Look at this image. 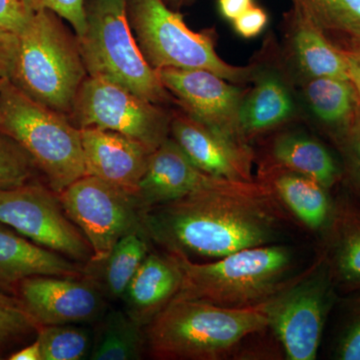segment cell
Returning a JSON list of instances; mask_svg holds the SVG:
<instances>
[{
	"label": "cell",
	"mask_w": 360,
	"mask_h": 360,
	"mask_svg": "<svg viewBox=\"0 0 360 360\" xmlns=\"http://www.w3.org/2000/svg\"><path fill=\"white\" fill-rule=\"evenodd\" d=\"M290 214L262 182L221 179L142 212L150 243L193 262L281 243Z\"/></svg>",
	"instance_id": "obj_1"
},
{
	"label": "cell",
	"mask_w": 360,
	"mask_h": 360,
	"mask_svg": "<svg viewBox=\"0 0 360 360\" xmlns=\"http://www.w3.org/2000/svg\"><path fill=\"white\" fill-rule=\"evenodd\" d=\"M264 303L227 309L174 298L144 328L146 354L158 360H222L236 356L243 341L269 328Z\"/></svg>",
	"instance_id": "obj_2"
},
{
	"label": "cell",
	"mask_w": 360,
	"mask_h": 360,
	"mask_svg": "<svg viewBox=\"0 0 360 360\" xmlns=\"http://www.w3.org/2000/svg\"><path fill=\"white\" fill-rule=\"evenodd\" d=\"M175 257L184 276L175 298L227 309L264 304L295 276V250L281 243L245 248L207 262Z\"/></svg>",
	"instance_id": "obj_3"
},
{
	"label": "cell",
	"mask_w": 360,
	"mask_h": 360,
	"mask_svg": "<svg viewBox=\"0 0 360 360\" xmlns=\"http://www.w3.org/2000/svg\"><path fill=\"white\" fill-rule=\"evenodd\" d=\"M87 77L77 35L71 34L58 14L34 11L16 34L7 78L33 101L68 116Z\"/></svg>",
	"instance_id": "obj_4"
},
{
	"label": "cell",
	"mask_w": 360,
	"mask_h": 360,
	"mask_svg": "<svg viewBox=\"0 0 360 360\" xmlns=\"http://www.w3.org/2000/svg\"><path fill=\"white\" fill-rule=\"evenodd\" d=\"M85 14L86 27L77 37L89 77L118 85L149 103L165 108L175 104L134 37L129 0H89Z\"/></svg>",
	"instance_id": "obj_5"
},
{
	"label": "cell",
	"mask_w": 360,
	"mask_h": 360,
	"mask_svg": "<svg viewBox=\"0 0 360 360\" xmlns=\"http://www.w3.org/2000/svg\"><path fill=\"white\" fill-rule=\"evenodd\" d=\"M0 132L25 149L56 193L86 174L82 131L68 115L33 101L8 78L0 89Z\"/></svg>",
	"instance_id": "obj_6"
},
{
	"label": "cell",
	"mask_w": 360,
	"mask_h": 360,
	"mask_svg": "<svg viewBox=\"0 0 360 360\" xmlns=\"http://www.w3.org/2000/svg\"><path fill=\"white\" fill-rule=\"evenodd\" d=\"M130 26L144 58L153 70H207L234 84H251L259 60L238 66L224 60L215 49L213 30H189L184 16L163 0H129Z\"/></svg>",
	"instance_id": "obj_7"
},
{
	"label": "cell",
	"mask_w": 360,
	"mask_h": 360,
	"mask_svg": "<svg viewBox=\"0 0 360 360\" xmlns=\"http://www.w3.org/2000/svg\"><path fill=\"white\" fill-rule=\"evenodd\" d=\"M336 288L323 255L264 302L269 329L288 360H314Z\"/></svg>",
	"instance_id": "obj_8"
},
{
	"label": "cell",
	"mask_w": 360,
	"mask_h": 360,
	"mask_svg": "<svg viewBox=\"0 0 360 360\" xmlns=\"http://www.w3.org/2000/svg\"><path fill=\"white\" fill-rule=\"evenodd\" d=\"M68 117L78 129L117 132L155 150L170 136L172 111L106 80L87 77Z\"/></svg>",
	"instance_id": "obj_9"
},
{
	"label": "cell",
	"mask_w": 360,
	"mask_h": 360,
	"mask_svg": "<svg viewBox=\"0 0 360 360\" xmlns=\"http://www.w3.org/2000/svg\"><path fill=\"white\" fill-rule=\"evenodd\" d=\"M58 194L66 214L91 246L90 264L105 260L120 239L142 229L136 195L94 175H84Z\"/></svg>",
	"instance_id": "obj_10"
},
{
	"label": "cell",
	"mask_w": 360,
	"mask_h": 360,
	"mask_svg": "<svg viewBox=\"0 0 360 360\" xmlns=\"http://www.w3.org/2000/svg\"><path fill=\"white\" fill-rule=\"evenodd\" d=\"M0 222L42 248L75 262H91V246L66 214L59 194L34 181L0 191Z\"/></svg>",
	"instance_id": "obj_11"
},
{
	"label": "cell",
	"mask_w": 360,
	"mask_h": 360,
	"mask_svg": "<svg viewBox=\"0 0 360 360\" xmlns=\"http://www.w3.org/2000/svg\"><path fill=\"white\" fill-rule=\"evenodd\" d=\"M156 71L179 110L234 141L248 143L240 127L241 104L248 89L207 70L162 68Z\"/></svg>",
	"instance_id": "obj_12"
},
{
	"label": "cell",
	"mask_w": 360,
	"mask_h": 360,
	"mask_svg": "<svg viewBox=\"0 0 360 360\" xmlns=\"http://www.w3.org/2000/svg\"><path fill=\"white\" fill-rule=\"evenodd\" d=\"M40 326L89 323L98 321L105 296L89 276L28 277L14 295Z\"/></svg>",
	"instance_id": "obj_13"
},
{
	"label": "cell",
	"mask_w": 360,
	"mask_h": 360,
	"mask_svg": "<svg viewBox=\"0 0 360 360\" xmlns=\"http://www.w3.org/2000/svg\"><path fill=\"white\" fill-rule=\"evenodd\" d=\"M170 137L205 174L231 181H253L255 153L250 144L234 141L193 120L181 110L172 111Z\"/></svg>",
	"instance_id": "obj_14"
},
{
	"label": "cell",
	"mask_w": 360,
	"mask_h": 360,
	"mask_svg": "<svg viewBox=\"0 0 360 360\" xmlns=\"http://www.w3.org/2000/svg\"><path fill=\"white\" fill-rule=\"evenodd\" d=\"M80 131L86 174L136 195L153 149L110 130L85 129Z\"/></svg>",
	"instance_id": "obj_15"
},
{
	"label": "cell",
	"mask_w": 360,
	"mask_h": 360,
	"mask_svg": "<svg viewBox=\"0 0 360 360\" xmlns=\"http://www.w3.org/2000/svg\"><path fill=\"white\" fill-rule=\"evenodd\" d=\"M221 179L198 169L169 136L151 153L146 174L139 182L136 198L143 212L179 200Z\"/></svg>",
	"instance_id": "obj_16"
},
{
	"label": "cell",
	"mask_w": 360,
	"mask_h": 360,
	"mask_svg": "<svg viewBox=\"0 0 360 360\" xmlns=\"http://www.w3.org/2000/svg\"><path fill=\"white\" fill-rule=\"evenodd\" d=\"M260 66L252 86L246 90L240 108V127L245 141L281 129L298 115L297 103L288 77L281 70Z\"/></svg>",
	"instance_id": "obj_17"
},
{
	"label": "cell",
	"mask_w": 360,
	"mask_h": 360,
	"mask_svg": "<svg viewBox=\"0 0 360 360\" xmlns=\"http://www.w3.org/2000/svg\"><path fill=\"white\" fill-rule=\"evenodd\" d=\"M40 276L82 278L86 264L42 248L0 222V292L14 296L21 281Z\"/></svg>",
	"instance_id": "obj_18"
},
{
	"label": "cell",
	"mask_w": 360,
	"mask_h": 360,
	"mask_svg": "<svg viewBox=\"0 0 360 360\" xmlns=\"http://www.w3.org/2000/svg\"><path fill=\"white\" fill-rule=\"evenodd\" d=\"M323 255L336 290H360V203L354 196L333 200L326 231Z\"/></svg>",
	"instance_id": "obj_19"
},
{
	"label": "cell",
	"mask_w": 360,
	"mask_h": 360,
	"mask_svg": "<svg viewBox=\"0 0 360 360\" xmlns=\"http://www.w3.org/2000/svg\"><path fill=\"white\" fill-rule=\"evenodd\" d=\"M182 277L179 260L174 255L150 251L123 295L124 311L146 328L179 295Z\"/></svg>",
	"instance_id": "obj_20"
},
{
	"label": "cell",
	"mask_w": 360,
	"mask_h": 360,
	"mask_svg": "<svg viewBox=\"0 0 360 360\" xmlns=\"http://www.w3.org/2000/svg\"><path fill=\"white\" fill-rule=\"evenodd\" d=\"M255 179L269 187L291 219L307 231L323 233L333 210L326 187L304 175L262 163Z\"/></svg>",
	"instance_id": "obj_21"
},
{
	"label": "cell",
	"mask_w": 360,
	"mask_h": 360,
	"mask_svg": "<svg viewBox=\"0 0 360 360\" xmlns=\"http://www.w3.org/2000/svg\"><path fill=\"white\" fill-rule=\"evenodd\" d=\"M260 163L304 175L328 191L343 179L342 167L328 148L303 132L277 134L269 141Z\"/></svg>",
	"instance_id": "obj_22"
},
{
	"label": "cell",
	"mask_w": 360,
	"mask_h": 360,
	"mask_svg": "<svg viewBox=\"0 0 360 360\" xmlns=\"http://www.w3.org/2000/svg\"><path fill=\"white\" fill-rule=\"evenodd\" d=\"M286 44L300 77L349 79L338 47L295 8L288 13Z\"/></svg>",
	"instance_id": "obj_23"
},
{
	"label": "cell",
	"mask_w": 360,
	"mask_h": 360,
	"mask_svg": "<svg viewBox=\"0 0 360 360\" xmlns=\"http://www.w3.org/2000/svg\"><path fill=\"white\" fill-rule=\"evenodd\" d=\"M304 103L333 141L354 122L360 108V94L350 79L302 78Z\"/></svg>",
	"instance_id": "obj_24"
},
{
	"label": "cell",
	"mask_w": 360,
	"mask_h": 360,
	"mask_svg": "<svg viewBox=\"0 0 360 360\" xmlns=\"http://www.w3.org/2000/svg\"><path fill=\"white\" fill-rule=\"evenodd\" d=\"M149 245L142 229L127 234L116 243L105 260L86 264L87 276L108 300H122L130 281L150 252Z\"/></svg>",
	"instance_id": "obj_25"
},
{
	"label": "cell",
	"mask_w": 360,
	"mask_h": 360,
	"mask_svg": "<svg viewBox=\"0 0 360 360\" xmlns=\"http://www.w3.org/2000/svg\"><path fill=\"white\" fill-rule=\"evenodd\" d=\"M144 328L124 310H110L97 326L90 360H139L146 352Z\"/></svg>",
	"instance_id": "obj_26"
},
{
	"label": "cell",
	"mask_w": 360,
	"mask_h": 360,
	"mask_svg": "<svg viewBox=\"0 0 360 360\" xmlns=\"http://www.w3.org/2000/svg\"><path fill=\"white\" fill-rule=\"evenodd\" d=\"M293 8L309 20L331 42L360 46V0H290Z\"/></svg>",
	"instance_id": "obj_27"
},
{
	"label": "cell",
	"mask_w": 360,
	"mask_h": 360,
	"mask_svg": "<svg viewBox=\"0 0 360 360\" xmlns=\"http://www.w3.org/2000/svg\"><path fill=\"white\" fill-rule=\"evenodd\" d=\"M42 360H82L91 352V333L78 324L40 326Z\"/></svg>",
	"instance_id": "obj_28"
},
{
	"label": "cell",
	"mask_w": 360,
	"mask_h": 360,
	"mask_svg": "<svg viewBox=\"0 0 360 360\" xmlns=\"http://www.w3.org/2000/svg\"><path fill=\"white\" fill-rule=\"evenodd\" d=\"M39 328L18 298L0 292V359L32 342Z\"/></svg>",
	"instance_id": "obj_29"
},
{
	"label": "cell",
	"mask_w": 360,
	"mask_h": 360,
	"mask_svg": "<svg viewBox=\"0 0 360 360\" xmlns=\"http://www.w3.org/2000/svg\"><path fill=\"white\" fill-rule=\"evenodd\" d=\"M39 172V168L25 149L0 132V191L32 184Z\"/></svg>",
	"instance_id": "obj_30"
},
{
	"label": "cell",
	"mask_w": 360,
	"mask_h": 360,
	"mask_svg": "<svg viewBox=\"0 0 360 360\" xmlns=\"http://www.w3.org/2000/svg\"><path fill=\"white\" fill-rule=\"evenodd\" d=\"M333 142L342 161V180L360 203V108L354 122Z\"/></svg>",
	"instance_id": "obj_31"
},
{
	"label": "cell",
	"mask_w": 360,
	"mask_h": 360,
	"mask_svg": "<svg viewBox=\"0 0 360 360\" xmlns=\"http://www.w3.org/2000/svg\"><path fill=\"white\" fill-rule=\"evenodd\" d=\"M33 11L46 9L58 14L75 30L77 37H82L86 27L85 0H20Z\"/></svg>",
	"instance_id": "obj_32"
},
{
	"label": "cell",
	"mask_w": 360,
	"mask_h": 360,
	"mask_svg": "<svg viewBox=\"0 0 360 360\" xmlns=\"http://www.w3.org/2000/svg\"><path fill=\"white\" fill-rule=\"evenodd\" d=\"M335 359L360 360V296L350 303L336 342Z\"/></svg>",
	"instance_id": "obj_33"
},
{
	"label": "cell",
	"mask_w": 360,
	"mask_h": 360,
	"mask_svg": "<svg viewBox=\"0 0 360 360\" xmlns=\"http://www.w3.org/2000/svg\"><path fill=\"white\" fill-rule=\"evenodd\" d=\"M33 13L20 0H0V30L18 34Z\"/></svg>",
	"instance_id": "obj_34"
},
{
	"label": "cell",
	"mask_w": 360,
	"mask_h": 360,
	"mask_svg": "<svg viewBox=\"0 0 360 360\" xmlns=\"http://www.w3.org/2000/svg\"><path fill=\"white\" fill-rule=\"evenodd\" d=\"M269 22V16L262 7L251 6L236 20L232 21L234 30L243 39H253L264 32Z\"/></svg>",
	"instance_id": "obj_35"
},
{
	"label": "cell",
	"mask_w": 360,
	"mask_h": 360,
	"mask_svg": "<svg viewBox=\"0 0 360 360\" xmlns=\"http://www.w3.org/2000/svg\"><path fill=\"white\" fill-rule=\"evenodd\" d=\"M16 49V34L0 30V79L8 77Z\"/></svg>",
	"instance_id": "obj_36"
},
{
	"label": "cell",
	"mask_w": 360,
	"mask_h": 360,
	"mask_svg": "<svg viewBox=\"0 0 360 360\" xmlns=\"http://www.w3.org/2000/svg\"><path fill=\"white\" fill-rule=\"evenodd\" d=\"M338 49L347 65L348 77L360 94V46L338 47Z\"/></svg>",
	"instance_id": "obj_37"
},
{
	"label": "cell",
	"mask_w": 360,
	"mask_h": 360,
	"mask_svg": "<svg viewBox=\"0 0 360 360\" xmlns=\"http://www.w3.org/2000/svg\"><path fill=\"white\" fill-rule=\"evenodd\" d=\"M253 4V0H219L220 13L231 21L236 20Z\"/></svg>",
	"instance_id": "obj_38"
},
{
	"label": "cell",
	"mask_w": 360,
	"mask_h": 360,
	"mask_svg": "<svg viewBox=\"0 0 360 360\" xmlns=\"http://www.w3.org/2000/svg\"><path fill=\"white\" fill-rule=\"evenodd\" d=\"M8 360H42L41 347L39 338L33 340L32 342L23 345L15 352H11Z\"/></svg>",
	"instance_id": "obj_39"
},
{
	"label": "cell",
	"mask_w": 360,
	"mask_h": 360,
	"mask_svg": "<svg viewBox=\"0 0 360 360\" xmlns=\"http://www.w3.org/2000/svg\"><path fill=\"white\" fill-rule=\"evenodd\" d=\"M163 1H165L170 8H172V7L175 8V7H180L186 6L187 4H191L193 0H163Z\"/></svg>",
	"instance_id": "obj_40"
},
{
	"label": "cell",
	"mask_w": 360,
	"mask_h": 360,
	"mask_svg": "<svg viewBox=\"0 0 360 360\" xmlns=\"http://www.w3.org/2000/svg\"><path fill=\"white\" fill-rule=\"evenodd\" d=\"M4 79H0V89H1V84L2 82H4ZM0 127H1V111H0Z\"/></svg>",
	"instance_id": "obj_41"
}]
</instances>
